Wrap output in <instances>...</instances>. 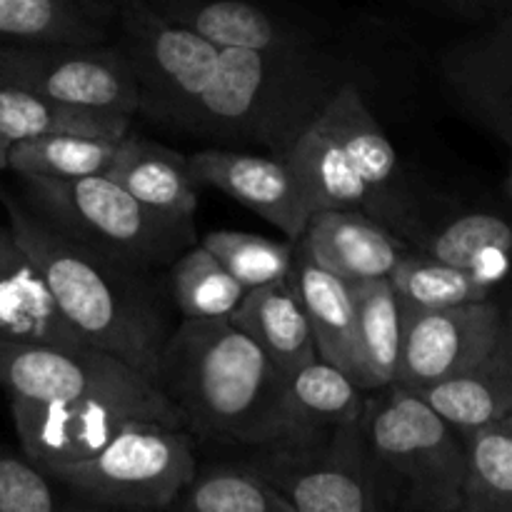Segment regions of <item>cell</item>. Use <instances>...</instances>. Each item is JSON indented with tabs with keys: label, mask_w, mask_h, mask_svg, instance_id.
Instances as JSON below:
<instances>
[{
	"label": "cell",
	"mask_w": 512,
	"mask_h": 512,
	"mask_svg": "<svg viewBox=\"0 0 512 512\" xmlns=\"http://www.w3.org/2000/svg\"><path fill=\"white\" fill-rule=\"evenodd\" d=\"M0 203L80 338L158 385L160 355L178 325L165 270L135 268L65 238L3 185Z\"/></svg>",
	"instance_id": "1"
},
{
	"label": "cell",
	"mask_w": 512,
	"mask_h": 512,
	"mask_svg": "<svg viewBox=\"0 0 512 512\" xmlns=\"http://www.w3.org/2000/svg\"><path fill=\"white\" fill-rule=\"evenodd\" d=\"M358 60L338 45L318 50L220 48L208 88L175 133L215 143H250L288 158L295 140L350 80L363 83Z\"/></svg>",
	"instance_id": "2"
},
{
	"label": "cell",
	"mask_w": 512,
	"mask_h": 512,
	"mask_svg": "<svg viewBox=\"0 0 512 512\" xmlns=\"http://www.w3.org/2000/svg\"><path fill=\"white\" fill-rule=\"evenodd\" d=\"M285 375L228 318H180L160 355L158 388L195 440L248 448L283 438Z\"/></svg>",
	"instance_id": "3"
},
{
	"label": "cell",
	"mask_w": 512,
	"mask_h": 512,
	"mask_svg": "<svg viewBox=\"0 0 512 512\" xmlns=\"http://www.w3.org/2000/svg\"><path fill=\"white\" fill-rule=\"evenodd\" d=\"M20 200L65 238L143 270H165L198 243L195 223L155 213L108 175L20 178Z\"/></svg>",
	"instance_id": "4"
},
{
	"label": "cell",
	"mask_w": 512,
	"mask_h": 512,
	"mask_svg": "<svg viewBox=\"0 0 512 512\" xmlns=\"http://www.w3.org/2000/svg\"><path fill=\"white\" fill-rule=\"evenodd\" d=\"M363 428L395 512H460L463 435L438 410L410 388L390 383L368 393Z\"/></svg>",
	"instance_id": "5"
},
{
	"label": "cell",
	"mask_w": 512,
	"mask_h": 512,
	"mask_svg": "<svg viewBox=\"0 0 512 512\" xmlns=\"http://www.w3.org/2000/svg\"><path fill=\"white\" fill-rule=\"evenodd\" d=\"M238 450L295 512H395L363 418Z\"/></svg>",
	"instance_id": "6"
},
{
	"label": "cell",
	"mask_w": 512,
	"mask_h": 512,
	"mask_svg": "<svg viewBox=\"0 0 512 512\" xmlns=\"http://www.w3.org/2000/svg\"><path fill=\"white\" fill-rule=\"evenodd\" d=\"M195 465V438L188 430L135 418L95 455L45 473L83 505L170 510L193 478Z\"/></svg>",
	"instance_id": "7"
},
{
	"label": "cell",
	"mask_w": 512,
	"mask_h": 512,
	"mask_svg": "<svg viewBox=\"0 0 512 512\" xmlns=\"http://www.w3.org/2000/svg\"><path fill=\"white\" fill-rule=\"evenodd\" d=\"M0 388L33 400H110L185 430L178 408L153 380L98 348H58L0 338Z\"/></svg>",
	"instance_id": "8"
},
{
	"label": "cell",
	"mask_w": 512,
	"mask_h": 512,
	"mask_svg": "<svg viewBox=\"0 0 512 512\" xmlns=\"http://www.w3.org/2000/svg\"><path fill=\"white\" fill-rule=\"evenodd\" d=\"M113 43L123 50L138 80V115L178 130L213 78L220 45L165 18L145 0H118Z\"/></svg>",
	"instance_id": "9"
},
{
	"label": "cell",
	"mask_w": 512,
	"mask_h": 512,
	"mask_svg": "<svg viewBox=\"0 0 512 512\" xmlns=\"http://www.w3.org/2000/svg\"><path fill=\"white\" fill-rule=\"evenodd\" d=\"M0 85L125 118L140 110L138 80L113 40L0 45Z\"/></svg>",
	"instance_id": "10"
},
{
	"label": "cell",
	"mask_w": 512,
	"mask_h": 512,
	"mask_svg": "<svg viewBox=\"0 0 512 512\" xmlns=\"http://www.w3.org/2000/svg\"><path fill=\"white\" fill-rule=\"evenodd\" d=\"M220 48L318 50L343 33L333 13L308 0H145Z\"/></svg>",
	"instance_id": "11"
},
{
	"label": "cell",
	"mask_w": 512,
	"mask_h": 512,
	"mask_svg": "<svg viewBox=\"0 0 512 512\" xmlns=\"http://www.w3.org/2000/svg\"><path fill=\"white\" fill-rule=\"evenodd\" d=\"M505 320L508 315L493 298L438 310L403 308V343L393 383L425 388L463 373L493 345Z\"/></svg>",
	"instance_id": "12"
},
{
	"label": "cell",
	"mask_w": 512,
	"mask_h": 512,
	"mask_svg": "<svg viewBox=\"0 0 512 512\" xmlns=\"http://www.w3.org/2000/svg\"><path fill=\"white\" fill-rule=\"evenodd\" d=\"M320 120L333 130L373 193L378 208L375 218L410 243L425 223V215L420 213L393 143L365 103L363 83H345L325 105Z\"/></svg>",
	"instance_id": "13"
},
{
	"label": "cell",
	"mask_w": 512,
	"mask_h": 512,
	"mask_svg": "<svg viewBox=\"0 0 512 512\" xmlns=\"http://www.w3.org/2000/svg\"><path fill=\"white\" fill-rule=\"evenodd\" d=\"M438 65L455 105L512 148V15L480 20L440 53Z\"/></svg>",
	"instance_id": "14"
},
{
	"label": "cell",
	"mask_w": 512,
	"mask_h": 512,
	"mask_svg": "<svg viewBox=\"0 0 512 512\" xmlns=\"http://www.w3.org/2000/svg\"><path fill=\"white\" fill-rule=\"evenodd\" d=\"M10 413L20 450L43 470L90 458L130 420L145 418L135 408L110 400H33L18 395H10Z\"/></svg>",
	"instance_id": "15"
},
{
	"label": "cell",
	"mask_w": 512,
	"mask_h": 512,
	"mask_svg": "<svg viewBox=\"0 0 512 512\" xmlns=\"http://www.w3.org/2000/svg\"><path fill=\"white\" fill-rule=\"evenodd\" d=\"M188 163L200 185L223 190L285 233L288 240H298L305 233L310 208L285 158L233 148H203L190 153Z\"/></svg>",
	"instance_id": "16"
},
{
	"label": "cell",
	"mask_w": 512,
	"mask_h": 512,
	"mask_svg": "<svg viewBox=\"0 0 512 512\" xmlns=\"http://www.w3.org/2000/svg\"><path fill=\"white\" fill-rule=\"evenodd\" d=\"M295 243L328 273L345 283L390 278L413 245L373 215L353 208L315 213Z\"/></svg>",
	"instance_id": "17"
},
{
	"label": "cell",
	"mask_w": 512,
	"mask_h": 512,
	"mask_svg": "<svg viewBox=\"0 0 512 512\" xmlns=\"http://www.w3.org/2000/svg\"><path fill=\"white\" fill-rule=\"evenodd\" d=\"M0 338L58 348H93L65 320L48 280L10 225H0Z\"/></svg>",
	"instance_id": "18"
},
{
	"label": "cell",
	"mask_w": 512,
	"mask_h": 512,
	"mask_svg": "<svg viewBox=\"0 0 512 512\" xmlns=\"http://www.w3.org/2000/svg\"><path fill=\"white\" fill-rule=\"evenodd\" d=\"M288 280L293 293L298 295L300 305H303L305 315H308L318 358L343 370L365 390L358 313H355V298L350 283H345L338 275L328 273L318 263H313V258L298 243H295Z\"/></svg>",
	"instance_id": "19"
},
{
	"label": "cell",
	"mask_w": 512,
	"mask_h": 512,
	"mask_svg": "<svg viewBox=\"0 0 512 512\" xmlns=\"http://www.w3.org/2000/svg\"><path fill=\"white\" fill-rule=\"evenodd\" d=\"M410 390L460 433L508 418L512 413V320H505L493 345L463 373Z\"/></svg>",
	"instance_id": "20"
},
{
	"label": "cell",
	"mask_w": 512,
	"mask_h": 512,
	"mask_svg": "<svg viewBox=\"0 0 512 512\" xmlns=\"http://www.w3.org/2000/svg\"><path fill=\"white\" fill-rule=\"evenodd\" d=\"M105 175L145 208L195 223L200 183L190 170L188 155L180 150L140 138L128 130Z\"/></svg>",
	"instance_id": "21"
},
{
	"label": "cell",
	"mask_w": 512,
	"mask_h": 512,
	"mask_svg": "<svg viewBox=\"0 0 512 512\" xmlns=\"http://www.w3.org/2000/svg\"><path fill=\"white\" fill-rule=\"evenodd\" d=\"M410 245L480 275L493 288L512 273V220L498 210H463L438 225L425 220Z\"/></svg>",
	"instance_id": "22"
},
{
	"label": "cell",
	"mask_w": 512,
	"mask_h": 512,
	"mask_svg": "<svg viewBox=\"0 0 512 512\" xmlns=\"http://www.w3.org/2000/svg\"><path fill=\"white\" fill-rule=\"evenodd\" d=\"M228 320L243 330L283 375L318 358L308 315L290 288L288 275L250 288Z\"/></svg>",
	"instance_id": "23"
},
{
	"label": "cell",
	"mask_w": 512,
	"mask_h": 512,
	"mask_svg": "<svg viewBox=\"0 0 512 512\" xmlns=\"http://www.w3.org/2000/svg\"><path fill=\"white\" fill-rule=\"evenodd\" d=\"M285 160L303 188L310 218L315 213L335 208L363 210L375 218L378 208H375L373 193L360 178L333 130L320 120V115L300 133Z\"/></svg>",
	"instance_id": "24"
},
{
	"label": "cell",
	"mask_w": 512,
	"mask_h": 512,
	"mask_svg": "<svg viewBox=\"0 0 512 512\" xmlns=\"http://www.w3.org/2000/svg\"><path fill=\"white\" fill-rule=\"evenodd\" d=\"M118 3L0 0V45L110 43Z\"/></svg>",
	"instance_id": "25"
},
{
	"label": "cell",
	"mask_w": 512,
	"mask_h": 512,
	"mask_svg": "<svg viewBox=\"0 0 512 512\" xmlns=\"http://www.w3.org/2000/svg\"><path fill=\"white\" fill-rule=\"evenodd\" d=\"M368 390L335 365L315 358L285 375L280 418L285 435H303L363 418ZM283 435V438H285Z\"/></svg>",
	"instance_id": "26"
},
{
	"label": "cell",
	"mask_w": 512,
	"mask_h": 512,
	"mask_svg": "<svg viewBox=\"0 0 512 512\" xmlns=\"http://www.w3.org/2000/svg\"><path fill=\"white\" fill-rule=\"evenodd\" d=\"M133 118L100 110L73 108L35 95L30 90L0 85V173H8L10 150L25 140L43 138L50 133H88L125 135Z\"/></svg>",
	"instance_id": "27"
},
{
	"label": "cell",
	"mask_w": 512,
	"mask_h": 512,
	"mask_svg": "<svg viewBox=\"0 0 512 512\" xmlns=\"http://www.w3.org/2000/svg\"><path fill=\"white\" fill-rule=\"evenodd\" d=\"M170 510L188 512H295L293 503L245 458L195 465Z\"/></svg>",
	"instance_id": "28"
},
{
	"label": "cell",
	"mask_w": 512,
	"mask_h": 512,
	"mask_svg": "<svg viewBox=\"0 0 512 512\" xmlns=\"http://www.w3.org/2000/svg\"><path fill=\"white\" fill-rule=\"evenodd\" d=\"M358 313V338L363 353L365 390L385 388L395 380L403 343V308L390 278L350 283Z\"/></svg>",
	"instance_id": "29"
},
{
	"label": "cell",
	"mask_w": 512,
	"mask_h": 512,
	"mask_svg": "<svg viewBox=\"0 0 512 512\" xmlns=\"http://www.w3.org/2000/svg\"><path fill=\"white\" fill-rule=\"evenodd\" d=\"M460 435L465 445L460 512H512V413Z\"/></svg>",
	"instance_id": "30"
},
{
	"label": "cell",
	"mask_w": 512,
	"mask_h": 512,
	"mask_svg": "<svg viewBox=\"0 0 512 512\" xmlns=\"http://www.w3.org/2000/svg\"><path fill=\"white\" fill-rule=\"evenodd\" d=\"M115 135L50 133L18 143L8 155V173L18 178H85L105 175L118 145Z\"/></svg>",
	"instance_id": "31"
},
{
	"label": "cell",
	"mask_w": 512,
	"mask_h": 512,
	"mask_svg": "<svg viewBox=\"0 0 512 512\" xmlns=\"http://www.w3.org/2000/svg\"><path fill=\"white\" fill-rule=\"evenodd\" d=\"M165 283L180 318H228L248 293L203 243L190 245L165 268Z\"/></svg>",
	"instance_id": "32"
},
{
	"label": "cell",
	"mask_w": 512,
	"mask_h": 512,
	"mask_svg": "<svg viewBox=\"0 0 512 512\" xmlns=\"http://www.w3.org/2000/svg\"><path fill=\"white\" fill-rule=\"evenodd\" d=\"M400 305L410 310H438L493 298V285L470 270L435 260L410 248L390 273Z\"/></svg>",
	"instance_id": "33"
},
{
	"label": "cell",
	"mask_w": 512,
	"mask_h": 512,
	"mask_svg": "<svg viewBox=\"0 0 512 512\" xmlns=\"http://www.w3.org/2000/svg\"><path fill=\"white\" fill-rule=\"evenodd\" d=\"M200 243L245 290L285 278L295 255V240H273L245 230H210Z\"/></svg>",
	"instance_id": "34"
},
{
	"label": "cell",
	"mask_w": 512,
	"mask_h": 512,
	"mask_svg": "<svg viewBox=\"0 0 512 512\" xmlns=\"http://www.w3.org/2000/svg\"><path fill=\"white\" fill-rule=\"evenodd\" d=\"M58 480L33 463L23 450L0 443V512L63 510Z\"/></svg>",
	"instance_id": "35"
},
{
	"label": "cell",
	"mask_w": 512,
	"mask_h": 512,
	"mask_svg": "<svg viewBox=\"0 0 512 512\" xmlns=\"http://www.w3.org/2000/svg\"><path fill=\"white\" fill-rule=\"evenodd\" d=\"M420 3L435 5V8L460 15V18L478 20V23L500 15V0H420Z\"/></svg>",
	"instance_id": "36"
},
{
	"label": "cell",
	"mask_w": 512,
	"mask_h": 512,
	"mask_svg": "<svg viewBox=\"0 0 512 512\" xmlns=\"http://www.w3.org/2000/svg\"><path fill=\"white\" fill-rule=\"evenodd\" d=\"M500 13L512 15V0H500Z\"/></svg>",
	"instance_id": "37"
},
{
	"label": "cell",
	"mask_w": 512,
	"mask_h": 512,
	"mask_svg": "<svg viewBox=\"0 0 512 512\" xmlns=\"http://www.w3.org/2000/svg\"><path fill=\"white\" fill-rule=\"evenodd\" d=\"M505 193H508V198L512 200V163H510V173H508V180H505Z\"/></svg>",
	"instance_id": "38"
},
{
	"label": "cell",
	"mask_w": 512,
	"mask_h": 512,
	"mask_svg": "<svg viewBox=\"0 0 512 512\" xmlns=\"http://www.w3.org/2000/svg\"><path fill=\"white\" fill-rule=\"evenodd\" d=\"M103 3H118V0H103Z\"/></svg>",
	"instance_id": "39"
}]
</instances>
